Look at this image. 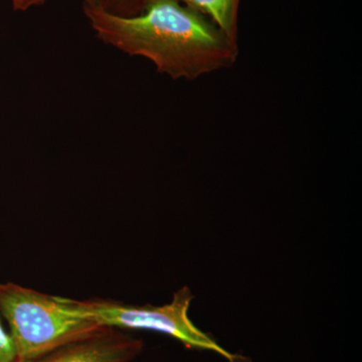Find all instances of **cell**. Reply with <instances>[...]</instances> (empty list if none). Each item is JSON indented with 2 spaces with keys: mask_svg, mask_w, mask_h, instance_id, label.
I'll return each mask as SVG.
<instances>
[{
  "mask_svg": "<svg viewBox=\"0 0 362 362\" xmlns=\"http://www.w3.org/2000/svg\"><path fill=\"white\" fill-rule=\"evenodd\" d=\"M84 11L105 44L148 59L173 80H195L230 68L239 57V44L178 0H151L135 16L111 13L101 4L84 6Z\"/></svg>",
  "mask_w": 362,
  "mask_h": 362,
  "instance_id": "cell-1",
  "label": "cell"
},
{
  "mask_svg": "<svg viewBox=\"0 0 362 362\" xmlns=\"http://www.w3.org/2000/svg\"><path fill=\"white\" fill-rule=\"evenodd\" d=\"M0 315L8 323L18 359L40 356L102 326L83 315L76 300L14 283H0Z\"/></svg>",
  "mask_w": 362,
  "mask_h": 362,
  "instance_id": "cell-2",
  "label": "cell"
},
{
  "mask_svg": "<svg viewBox=\"0 0 362 362\" xmlns=\"http://www.w3.org/2000/svg\"><path fill=\"white\" fill-rule=\"evenodd\" d=\"M194 296L187 287L175 292L173 301L162 306H132L107 300H76L78 310L102 326L118 329L149 330L175 338L187 349L214 352L228 362H251L223 349L197 328L188 316Z\"/></svg>",
  "mask_w": 362,
  "mask_h": 362,
  "instance_id": "cell-3",
  "label": "cell"
},
{
  "mask_svg": "<svg viewBox=\"0 0 362 362\" xmlns=\"http://www.w3.org/2000/svg\"><path fill=\"white\" fill-rule=\"evenodd\" d=\"M142 349L141 340L118 328L101 326L86 337L16 362H131Z\"/></svg>",
  "mask_w": 362,
  "mask_h": 362,
  "instance_id": "cell-4",
  "label": "cell"
},
{
  "mask_svg": "<svg viewBox=\"0 0 362 362\" xmlns=\"http://www.w3.org/2000/svg\"><path fill=\"white\" fill-rule=\"evenodd\" d=\"M209 18L232 42L239 44L240 0H178Z\"/></svg>",
  "mask_w": 362,
  "mask_h": 362,
  "instance_id": "cell-5",
  "label": "cell"
},
{
  "mask_svg": "<svg viewBox=\"0 0 362 362\" xmlns=\"http://www.w3.org/2000/svg\"><path fill=\"white\" fill-rule=\"evenodd\" d=\"M18 359V352L13 338L4 329L0 319V362H16Z\"/></svg>",
  "mask_w": 362,
  "mask_h": 362,
  "instance_id": "cell-6",
  "label": "cell"
},
{
  "mask_svg": "<svg viewBox=\"0 0 362 362\" xmlns=\"http://www.w3.org/2000/svg\"><path fill=\"white\" fill-rule=\"evenodd\" d=\"M151 0H117V9L114 13L120 16H135L141 13L146 4Z\"/></svg>",
  "mask_w": 362,
  "mask_h": 362,
  "instance_id": "cell-7",
  "label": "cell"
},
{
  "mask_svg": "<svg viewBox=\"0 0 362 362\" xmlns=\"http://www.w3.org/2000/svg\"><path fill=\"white\" fill-rule=\"evenodd\" d=\"M47 1V0H11L13 8L21 11H28L32 7L42 6Z\"/></svg>",
  "mask_w": 362,
  "mask_h": 362,
  "instance_id": "cell-8",
  "label": "cell"
},
{
  "mask_svg": "<svg viewBox=\"0 0 362 362\" xmlns=\"http://www.w3.org/2000/svg\"><path fill=\"white\" fill-rule=\"evenodd\" d=\"M102 4V0H85L84 6H99Z\"/></svg>",
  "mask_w": 362,
  "mask_h": 362,
  "instance_id": "cell-9",
  "label": "cell"
}]
</instances>
